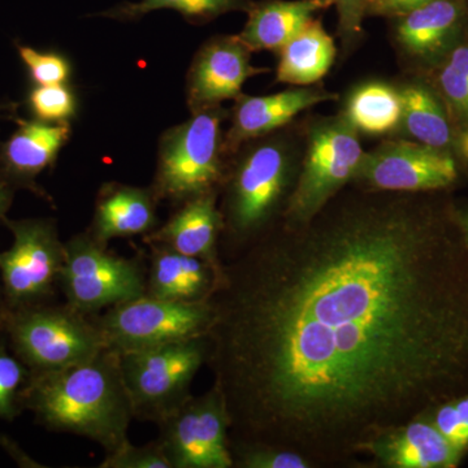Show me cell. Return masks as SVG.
Segmentation results:
<instances>
[{
	"label": "cell",
	"instance_id": "37",
	"mask_svg": "<svg viewBox=\"0 0 468 468\" xmlns=\"http://www.w3.org/2000/svg\"><path fill=\"white\" fill-rule=\"evenodd\" d=\"M371 2H372V0H368V5H369V3H371ZM367 9H368V8H367Z\"/></svg>",
	"mask_w": 468,
	"mask_h": 468
},
{
	"label": "cell",
	"instance_id": "7",
	"mask_svg": "<svg viewBox=\"0 0 468 468\" xmlns=\"http://www.w3.org/2000/svg\"><path fill=\"white\" fill-rule=\"evenodd\" d=\"M218 106L194 111L192 119L169 132L160 150L153 192L158 199L183 203L217 192L223 183Z\"/></svg>",
	"mask_w": 468,
	"mask_h": 468
},
{
	"label": "cell",
	"instance_id": "22",
	"mask_svg": "<svg viewBox=\"0 0 468 468\" xmlns=\"http://www.w3.org/2000/svg\"><path fill=\"white\" fill-rule=\"evenodd\" d=\"M276 81L294 86L316 84L335 58L334 38L319 20L311 18L279 51Z\"/></svg>",
	"mask_w": 468,
	"mask_h": 468
},
{
	"label": "cell",
	"instance_id": "3",
	"mask_svg": "<svg viewBox=\"0 0 468 468\" xmlns=\"http://www.w3.org/2000/svg\"><path fill=\"white\" fill-rule=\"evenodd\" d=\"M297 175L294 154L282 141L258 144L242 156L227 181L220 209L226 260L260 239L282 217Z\"/></svg>",
	"mask_w": 468,
	"mask_h": 468
},
{
	"label": "cell",
	"instance_id": "31",
	"mask_svg": "<svg viewBox=\"0 0 468 468\" xmlns=\"http://www.w3.org/2000/svg\"><path fill=\"white\" fill-rule=\"evenodd\" d=\"M34 115L42 122H61L75 111V98L66 86H37L29 95Z\"/></svg>",
	"mask_w": 468,
	"mask_h": 468
},
{
	"label": "cell",
	"instance_id": "35",
	"mask_svg": "<svg viewBox=\"0 0 468 468\" xmlns=\"http://www.w3.org/2000/svg\"><path fill=\"white\" fill-rule=\"evenodd\" d=\"M455 218H457L458 224H460L462 233H463L468 245V208L463 209V211L455 212Z\"/></svg>",
	"mask_w": 468,
	"mask_h": 468
},
{
	"label": "cell",
	"instance_id": "12",
	"mask_svg": "<svg viewBox=\"0 0 468 468\" xmlns=\"http://www.w3.org/2000/svg\"><path fill=\"white\" fill-rule=\"evenodd\" d=\"M458 180V167L446 150L420 143L387 141L365 153L356 174L360 189L423 193L445 189Z\"/></svg>",
	"mask_w": 468,
	"mask_h": 468
},
{
	"label": "cell",
	"instance_id": "34",
	"mask_svg": "<svg viewBox=\"0 0 468 468\" xmlns=\"http://www.w3.org/2000/svg\"><path fill=\"white\" fill-rule=\"evenodd\" d=\"M12 202V189L9 181L0 177V221L5 220Z\"/></svg>",
	"mask_w": 468,
	"mask_h": 468
},
{
	"label": "cell",
	"instance_id": "21",
	"mask_svg": "<svg viewBox=\"0 0 468 468\" xmlns=\"http://www.w3.org/2000/svg\"><path fill=\"white\" fill-rule=\"evenodd\" d=\"M69 137L67 124L23 122L2 151L5 180L30 185L34 177L48 167Z\"/></svg>",
	"mask_w": 468,
	"mask_h": 468
},
{
	"label": "cell",
	"instance_id": "9",
	"mask_svg": "<svg viewBox=\"0 0 468 468\" xmlns=\"http://www.w3.org/2000/svg\"><path fill=\"white\" fill-rule=\"evenodd\" d=\"M3 223L14 234V243L0 252V311L48 303L64 263V243L54 221L5 218Z\"/></svg>",
	"mask_w": 468,
	"mask_h": 468
},
{
	"label": "cell",
	"instance_id": "30",
	"mask_svg": "<svg viewBox=\"0 0 468 468\" xmlns=\"http://www.w3.org/2000/svg\"><path fill=\"white\" fill-rule=\"evenodd\" d=\"M100 468H172L156 441L135 446L125 440L113 451L107 452Z\"/></svg>",
	"mask_w": 468,
	"mask_h": 468
},
{
	"label": "cell",
	"instance_id": "29",
	"mask_svg": "<svg viewBox=\"0 0 468 468\" xmlns=\"http://www.w3.org/2000/svg\"><path fill=\"white\" fill-rule=\"evenodd\" d=\"M427 418L462 452H468V393L440 403Z\"/></svg>",
	"mask_w": 468,
	"mask_h": 468
},
{
	"label": "cell",
	"instance_id": "16",
	"mask_svg": "<svg viewBox=\"0 0 468 468\" xmlns=\"http://www.w3.org/2000/svg\"><path fill=\"white\" fill-rule=\"evenodd\" d=\"M335 94L323 88L300 86L266 97L237 98L232 128L227 141L230 149H236L245 141L261 137L291 122L303 111L335 100Z\"/></svg>",
	"mask_w": 468,
	"mask_h": 468
},
{
	"label": "cell",
	"instance_id": "23",
	"mask_svg": "<svg viewBox=\"0 0 468 468\" xmlns=\"http://www.w3.org/2000/svg\"><path fill=\"white\" fill-rule=\"evenodd\" d=\"M343 113L358 133L388 134L401 126V94L392 86L369 82L351 92Z\"/></svg>",
	"mask_w": 468,
	"mask_h": 468
},
{
	"label": "cell",
	"instance_id": "24",
	"mask_svg": "<svg viewBox=\"0 0 468 468\" xmlns=\"http://www.w3.org/2000/svg\"><path fill=\"white\" fill-rule=\"evenodd\" d=\"M402 101L401 126L417 143L446 150L452 133L448 115L439 100L423 85H408L399 90Z\"/></svg>",
	"mask_w": 468,
	"mask_h": 468
},
{
	"label": "cell",
	"instance_id": "15",
	"mask_svg": "<svg viewBox=\"0 0 468 468\" xmlns=\"http://www.w3.org/2000/svg\"><path fill=\"white\" fill-rule=\"evenodd\" d=\"M217 202L218 194L212 192L183 203L165 226L144 236V241L198 258L218 270L223 261L218 251L223 215Z\"/></svg>",
	"mask_w": 468,
	"mask_h": 468
},
{
	"label": "cell",
	"instance_id": "33",
	"mask_svg": "<svg viewBox=\"0 0 468 468\" xmlns=\"http://www.w3.org/2000/svg\"><path fill=\"white\" fill-rule=\"evenodd\" d=\"M338 12V30L346 45L363 32V18L367 15L368 0H335Z\"/></svg>",
	"mask_w": 468,
	"mask_h": 468
},
{
	"label": "cell",
	"instance_id": "18",
	"mask_svg": "<svg viewBox=\"0 0 468 468\" xmlns=\"http://www.w3.org/2000/svg\"><path fill=\"white\" fill-rule=\"evenodd\" d=\"M149 246L146 295L178 302L208 300L220 268L159 243Z\"/></svg>",
	"mask_w": 468,
	"mask_h": 468
},
{
	"label": "cell",
	"instance_id": "28",
	"mask_svg": "<svg viewBox=\"0 0 468 468\" xmlns=\"http://www.w3.org/2000/svg\"><path fill=\"white\" fill-rule=\"evenodd\" d=\"M230 454L237 468H313L298 452L275 446L230 442Z\"/></svg>",
	"mask_w": 468,
	"mask_h": 468
},
{
	"label": "cell",
	"instance_id": "10",
	"mask_svg": "<svg viewBox=\"0 0 468 468\" xmlns=\"http://www.w3.org/2000/svg\"><path fill=\"white\" fill-rule=\"evenodd\" d=\"M111 349L125 353L207 335L208 301L178 302L143 295L92 315Z\"/></svg>",
	"mask_w": 468,
	"mask_h": 468
},
{
	"label": "cell",
	"instance_id": "13",
	"mask_svg": "<svg viewBox=\"0 0 468 468\" xmlns=\"http://www.w3.org/2000/svg\"><path fill=\"white\" fill-rule=\"evenodd\" d=\"M250 52L239 36L215 38L199 51L187 80L193 111L217 107L223 101L239 98L250 77L267 72L268 69L251 66Z\"/></svg>",
	"mask_w": 468,
	"mask_h": 468
},
{
	"label": "cell",
	"instance_id": "2",
	"mask_svg": "<svg viewBox=\"0 0 468 468\" xmlns=\"http://www.w3.org/2000/svg\"><path fill=\"white\" fill-rule=\"evenodd\" d=\"M23 408L46 430L85 437L106 452L128 440L134 420L120 351L111 347L72 367L30 372Z\"/></svg>",
	"mask_w": 468,
	"mask_h": 468
},
{
	"label": "cell",
	"instance_id": "6",
	"mask_svg": "<svg viewBox=\"0 0 468 468\" xmlns=\"http://www.w3.org/2000/svg\"><path fill=\"white\" fill-rule=\"evenodd\" d=\"M207 356V335L120 353L135 420L159 424L180 408Z\"/></svg>",
	"mask_w": 468,
	"mask_h": 468
},
{
	"label": "cell",
	"instance_id": "36",
	"mask_svg": "<svg viewBox=\"0 0 468 468\" xmlns=\"http://www.w3.org/2000/svg\"><path fill=\"white\" fill-rule=\"evenodd\" d=\"M460 147L462 155L468 159V129L463 134H462Z\"/></svg>",
	"mask_w": 468,
	"mask_h": 468
},
{
	"label": "cell",
	"instance_id": "20",
	"mask_svg": "<svg viewBox=\"0 0 468 468\" xmlns=\"http://www.w3.org/2000/svg\"><path fill=\"white\" fill-rule=\"evenodd\" d=\"M335 0H263L252 2L239 39L250 51H279L314 15L331 7Z\"/></svg>",
	"mask_w": 468,
	"mask_h": 468
},
{
	"label": "cell",
	"instance_id": "19",
	"mask_svg": "<svg viewBox=\"0 0 468 468\" xmlns=\"http://www.w3.org/2000/svg\"><path fill=\"white\" fill-rule=\"evenodd\" d=\"M156 199L153 190L111 185L98 198L89 234L104 246L113 239L147 236L158 227Z\"/></svg>",
	"mask_w": 468,
	"mask_h": 468
},
{
	"label": "cell",
	"instance_id": "8",
	"mask_svg": "<svg viewBox=\"0 0 468 468\" xmlns=\"http://www.w3.org/2000/svg\"><path fill=\"white\" fill-rule=\"evenodd\" d=\"M147 266L140 258H122L107 251L90 234L64 243V263L58 288L66 303L85 315L146 294Z\"/></svg>",
	"mask_w": 468,
	"mask_h": 468
},
{
	"label": "cell",
	"instance_id": "17",
	"mask_svg": "<svg viewBox=\"0 0 468 468\" xmlns=\"http://www.w3.org/2000/svg\"><path fill=\"white\" fill-rule=\"evenodd\" d=\"M396 18V38L403 50L432 60L448 51L463 30L468 0H431Z\"/></svg>",
	"mask_w": 468,
	"mask_h": 468
},
{
	"label": "cell",
	"instance_id": "27",
	"mask_svg": "<svg viewBox=\"0 0 468 468\" xmlns=\"http://www.w3.org/2000/svg\"><path fill=\"white\" fill-rule=\"evenodd\" d=\"M29 377L27 366L0 344V419L12 421L23 411V392Z\"/></svg>",
	"mask_w": 468,
	"mask_h": 468
},
{
	"label": "cell",
	"instance_id": "11",
	"mask_svg": "<svg viewBox=\"0 0 468 468\" xmlns=\"http://www.w3.org/2000/svg\"><path fill=\"white\" fill-rule=\"evenodd\" d=\"M155 440L172 468H233L229 418L215 385L163 419Z\"/></svg>",
	"mask_w": 468,
	"mask_h": 468
},
{
	"label": "cell",
	"instance_id": "25",
	"mask_svg": "<svg viewBox=\"0 0 468 468\" xmlns=\"http://www.w3.org/2000/svg\"><path fill=\"white\" fill-rule=\"evenodd\" d=\"M251 0H141L140 3H124L104 16L134 20L158 9H174L186 20L194 23L212 20L233 11H249Z\"/></svg>",
	"mask_w": 468,
	"mask_h": 468
},
{
	"label": "cell",
	"instance_id": "14",
	"mask_svg": "<svg viewBox=\"0 0 468 468\" xmlns=\"http://www.w3.org/2000/svg\"><path fill=\"white\" fill-rule=\"evenodd\" d=\"M363 454L371 455L374 463L385 468H454L464 455L427 415L385 431L366 446Z\"/></svg>",
	"mask_w": 468,
	"mask_h": 468
},
{
	"label": "cell",
	"instance_id": "32",
	"mask_svg": "<svg viewBox=\"0 0 468 468\" xmlns=\"http://www.w3.org/2000/svg\"><path fill=\"white\" fill-rule=\"evenodd\" d=\"M18 54L38 86L61 85L69 76V66L58 55L45 54L27 46L18 48Z\"/></svg>",
	"mask_w": 468,
	"mask_h": 468
},
{
	"label": "cell",
	"instance_id": "26",
	"mask_svg": "<svg viewBox=\"0 0 468 468\" xmlns=\"http://www.w3.org/2000/svg\"><path fill=\"white\" fill-rule=\"evenodd\" d=\"M439 85L454 115L468 122V43L452 48L440 70Z\"/></svg>",
	"mask_w": 468,
	"mask_h": 468
},
{
	"label": "cell",
	"instance_id": "1",
	"mask_svg": "<svg viewBox=\"0 0 468 468\" xmlns=\"http://www.w3.org/2000/svg\"><path fill=\"white\" fill-rule=\"evenodd\" d=\"M415 194H337L221 261L206 366L230 442L344 467L468 393V245Z\"/></svg>",
	"mask_w": 468,
	"mask_h": 468
},
{
	"label": "cell",
	"instance_id": "5",
	"mask_svg": "<svg viewBox=\"0 0 468 468\" xmlns=\"http://www.w3.org/2000/svg\"><path fill=\"white\" fill-rule=\"evenodd\" d=\"M363 156L358 132L344 113L314 122L297 180L279 220L298 226L315 218L354 181Z\"/></svg>",
	"mask_w": 468,
	"mask_h": 468
},
{
	"label": "cell",
	"instance_id": "4",
	"mask_svg": "<svg viewBox=\"0 0 468 468\" xmlns=\"http://www.w3.org/2000/svg\"><path fill=\"white\" fill-rule=\"evenodd\" d=\"M0 332L33 374L72 367L109 349L92 316L67 303L0 311Z\"/></svg>",
	"mask_w": 468,
	"mask_h": 468
}]
</instances>
